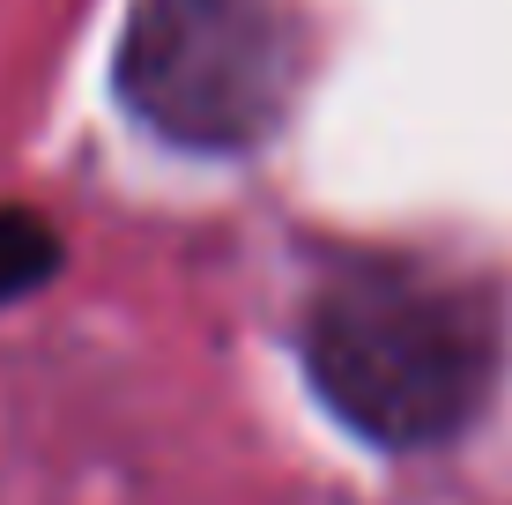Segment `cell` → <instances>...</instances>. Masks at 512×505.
Segmentation results:
<instances>
[{
	"label": "cell",
	"instance_id": "3",
	"mask_svg": "<svg viewBox=\"0 0 512 505\" xmlns=\"http://www.w3.org/2000/svg\"><path fill=\"white\" fill-rule=\"evenodd\" d=\"M52 231L38 216H23V208H8V216H0V305L8 298H23L30 283H45L52 275Z\"/></svg>",
	"mask_w": 512,
	"mask_h": 505
},
{
	"label": "cell",
	"instance_id": "1",
	"mask_svg": "<svg viewBox=\"0 0 512 505\" xmlns=\"http://www.w3.org/2000/svg\"><path fill=\"white\" fill-rule=\"evenodd\" d=\"M305 372L357 439L446 446L490 402L498 327L416 268H349L305 312Z\"/></svg>",
	"mask_w": 512,
	"mask_h": 505
},
{
	"label": "cell",
	"instance_id": "2",
	"mask_svg": "<svg viewBox=\"0 0 512 505\" xmlns=\"http://www.w3.org/2000/svg\"><path fill=\"white\" fill-rule=\"evenodd\" d=\"M119 97L179 149H260L290 104V38L275 0H134Z\"/></svg>",
	"mask_w": 512,
	"mask_h": 505
}]
</instances>
